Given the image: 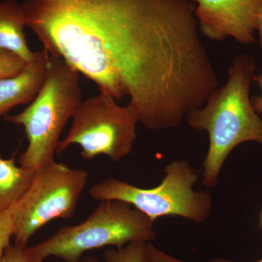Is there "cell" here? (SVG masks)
I'll use <instances>...</instances> for the list:
<instances>
[{"label":"cell","mask_w":262,"mask_h":262,"mask_svg":"<svg viewBox=\"0 0 262 262\" xmlns=\"http://www.w3.org/2000/svg\"><path fill=\"white\" fill-rule=\"evenodd\" d=\"M76 262H101L98 258L94 257V256H82L80 259Z\"/></svg>","instance_id":"d6986e66"},{"label":"cell","mask_w":262,"mask_h":262,"mask_svg":"<svg viewBox=\"0 0 262 262\" xmlns=\"http://www.w3.org/2000/svg\"><path fill=\"white\" fill-rule=\"evenodd\" d=\"M200 33L214 41L232 37L237 42H255L261 0H190Z\"/></svg>","instance_id":"ba28073f"},{"label":"cell","mask_w":262,"mask_h":262,"mask_svg":"<svg viewBox=\"0 0 262 262\" xmlns=\"http://www.w3.org/2000/svg\"><path fill=\"white\" fill-rule=\"evenodd\" d=\"M256 61L243 53L227 70V80L209 95L206 105L188 114V123L196 130H206L209 146L203 163V185H218L224 164L230 153L243 143L253 141L262 146V119L253 108L250 89Z\"/></svg>","instance_id":"7a4b0ae2"},{"label":"cell","mask_w":262,"mask_h":262,"mask_svg":"<svg viewBox=\"0 0 262 262\" xmlns=\"http://www.w3.org/2000/svg\"><path fill=\"white\" fill-rule=\"evenodd\" d=\"M27 63L12 52L0 50V80L18 75Z\"/></svg>","instance_id":"4fadbf2b"},{"label":"cell","mask_w":262,"mask_h":262,"mask_svg":"<svg viewBox=\"0 0 262 262\" xmlns=\"http://www.w3.org/2000/svg\"><path fill=\"white\" fill-rule=\"evenodd\" d=\"M89 174L55 160L34 172L27 192L10 209L15 226V246L28 247L39 229L56 219L75 213Z\"/></svg>","instance_id":"8992f818"},{"label":"cell","mask_w":262,"mask_h":262,"mask_svg":"<svg viewBox=\"0 0 262 262\" xmlns=\"http://www.w3.org/2000/svg\"><path fill=\"white\" fill-rule=\"evenodd\" d=\"M260 225H261L262 229V211L261 212V214H260Z\"/></svg>","instance_id":"ffe728a7"},{"label":"cell","mask_w":262,"mask_h":262,"mask_svg":"<svg viewBox=\"0 0 262 262\" xmlns=\"http://www.w3.org/2000/svg\"><path fill=\"white\" fill-rule=\"evenodd\" d=\"M253 81L257 83L260 89V94L253 96L251 98V102H252L255 111L258 115H260V114H262V73L258 75H255Z\"/></svg>","instance_id":"e0dca14e"},{"label":"cell","mask_w":262,"mask_h":262,"mask_svg":"<svg viewBox=\"0 0 262 262\" xmlns=\"http://www.w3.org/2000/svg\"><path fill=\"white\" fill-rule=\"evenodd\" d=\"M139 122L137 113L130 104L120 106L115 98L100 93L81 103L56 153L77 144L84 160L106 155L117 163L132 151Z\"/></svg>","instance_id":"52a82bcc"},{"label":"cell","mask_w":262,"mask_h":262,"mask_svg":"<svg viewBox=\"0 0 262 262\" xmlns=\"http://www.w3.org/2000/svg\"><path fill=\"white\" fill-rule=\"evenodd\" d=\"M154 222L125 202L101 201L79 225L61 227L51 237L28 248L42 261L53 256L76 262L92 250L106 246L122 248L132 243L154 241Z\"/></svg>","instance_id":"277c9868"},{"label":"cell","mask_w":262,"mask_h":262,"mask_svg":"<svg viewBox=\"0 0 262 262\" xmlns=\"http://www.w3.org/2000/svg\"><path fill=\"white\" fill-rule=\"evenodd\" d=\"M256 262H262V258L261 259H260L259 261H256Z\"/></svg>","instance_id":"44dd1931"},{"label":"cell","mask_w":262,"mask_h":262,"mask_svg":"<svg viewBox=\"0 0 262 262\" xmlns=\"http://www.w3.org/2000/svg\"><path fill=\"white\" fill-rule=\"evenodd\" d=\"M15 226L11 211L0 213V262L7 248L10 246V241L14 237Z\"/></svg>","instance_id":"5bb4252c"},{"label":"cell","mask_w":262,"mask_h":262,"mask_svg":"<svg viewBox=\"0 0 262 262\" xmlns=\"http://www.w3.org/2000/svg\"><path fill=\"white\" fill-rule=\"evenodd\" d=\"M148 242L132 243L122 248L105 251V262H144L146 244Z\"/></svg>","instance_id":"7c38bea8"},{"label":"cell","mask_w":262,"mask_h":262,"mask_svg":"<svg viewBox=\"0 0 262 262\" xmlns=\"http://www.w3.org/2000/svg\"><path fill=\"white\" fill-rule=\"evenodd\" d=\"M165 177L157 187L144 189L119 179L108 178L91 188L98 201L128 203L155 222L165 216H179L195 223L206 222L211 215L213 201L208 191H196L199 175L186 160H175L164 168Z\"/></svg>","instance_id":"5b68a950"},{"label":"cell","mask_w":262,"mask_h":262,"mask_svg":"<svg viewBox=\"0 0 262 262\" xmlns=\"http://www.w3.org/2000/svg\"><path fill=\"white\" fill-rule=\"evenodd\" d=\"M49 53L43 48L18 75L0 80V117L15 106L32 102L46 81Z\"/></svg>","instance_id":"9c48e42d"},{"label":"cell","mask_w":262,"mask_h":262,"mask_svg":"<svg viewBox=\"0 0 262 262\" xmlns=\"http://www.w3.org/2000/svg\"><path fill=\"white\" fill-rule=\"evenodd\" d=\"M34 172L18 166L14 156L5 159L0 154V213L11 209L27 192Z\"/></svg>","instance_id":"8fae6325"},{"label":"cell","mask_w":262,"mask_h":262,"mask_svg":"<svg viewBox=\"0 0 262 262\" xmlns=\"http://www.w3.org/2000/svg\"><path fill=\"white\" fill-rule=\"evenodd\" d=\"M1 262H43L29 251L28 247L21 248L10 245L7 248Z\"/></svg>","instance_id":"9a60e30c"},{"label":"cell","mask_w":262,"mask_h":262,"mask_svg":"<svg viewBox=\"0 0 262 262\" xmlns=\"http://www.w3.org/2000/svg\"><path fill=\"white\" fill-rule=\"evenodd\" d=\"M44 49L151 130L178 127L219 86L190 0H25Z\"/></svg>","instance_id":"6da1fadb"},{"label":"cell","mask_w":262,"mask_h":262,"mask_svg":"<svg viewBox=\"0 0 262 262\" xmlns=\"http://www.w3.org/2000/svg\"><path fill=\"white\" fill-rule=\"evenodd\" d=\"M26 27L21 5L15 0L0 1V50L15 53L27 63L34 59L35 52L29 49Z\"/></svg>","instance_id":"30bf717a"},{"label":"cell","mask_w":262,"mask_h":262,"mask_svg":"<svg viewBox=\"0 0 262 262\" xmlns=\"http://www.w3.org/2000/svg\"><path fill=\"white\" fill-rule=\"evenodd\" d=\"M256 30L259 34V45L262 48V0L260 1L259 10H258L257 26H256Z\"/></svg>","instance_id":"ac0fdd59"},{"label":"cell","mask_w":262,"mask_h":262,"mask_svg":"<svg viewBox=\"0 0 262 262\" xmlns=\"http://www.w3.org/2000/svg\"><path fill=\"white\" fill-rule=\"evenodd\" d=\"M144 262H186L170 256L159 248L155 247L151 242L146 243ZM208 262H234L225 258H214Z\"/></svg>","instance_id":"2e32d148"},{"label":"cell","mask_w":262,"mask_h":262,"mask_svg":"<svg viewBox=\"0 0 262 262\" xmlns=\"http://www.w3.org/2000/svg\"><path fill=\"white\" fill-rule=\"evenodd\" d=\"M79 75L64 60L50 55L37 97L22 113L5 115V121L24 127L28 141L19 158L20 166L36 171L55 160L62 131L82 102Z\"/></svg>","instance_id":"3957f363"}]
</instances>
